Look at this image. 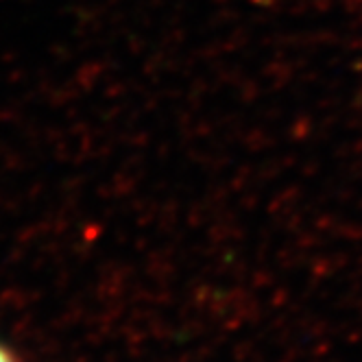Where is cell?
I'll list each match as a JSON object with an SVG mask.
<instances>
[{
    "mask_svg": "<svg viewBox=\"0 0 362 362\" xmlns=\"http://www.w3.org/2000/svg\"><path fill=\"white\" fill-rule=\"evenodd\" d=\"M0 362H20L18 356H16L3 341H0Z\"/></svg>",
    "mask_w": 362,
    "mask_h": 362,
    "instance_id": "cell-1",
    "label": "cell"
}]
</instances>
